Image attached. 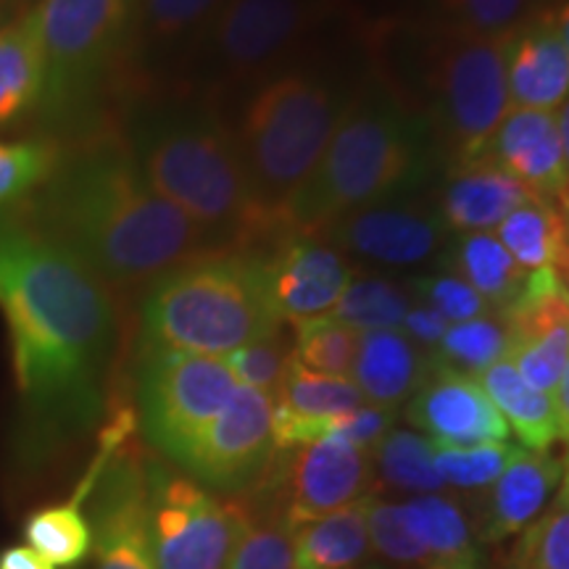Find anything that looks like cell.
<instances>
[{"mask_svg": "<svg viewBox=\"0 0 569 569\" xmlns=\"http://www.w3.org/2000/svg\"><path fill=\"white\" fill-rule=\"evenodd\" d=\"M0 309L24 438L46 453L96 422L117 338L109 288L38 227L0 213Z\"/></svg>", "mask_w": 569, "mask_h": 569, "instance_id": "1", "label": "cell"}, {"mask_svg": "<svg viewBox=\"0 0 569 569\" xmlns=\"http://www.w3.org/2000/svg\"><path fill=\"white\" fill-rule=\"evenodd\" d=\"M30 224L74 253L106 288L153 284L198 256L224 251L156 193L130 146L113 138L63 153L32 196Z\"/></svg>", "mask_w": 569, "mask_h": 569, "instance_id": "2", "label": "cell"}, {"mask_svg": "<svg viewBox=\"0 0 569 569\" xmlns=\"http://www.w3.org/2000/svg\"><path fill=\"white\" fill-rule=\"evenodd\" d=\"M130 151L156 193L203 227L219 248L246 251L256 240H277L272 217L248 177L238 132L217 113H156L140 124Z\"/></svg>", "mask_w": 569, "mask_h": 569, "instance_id": "3", "label": "cell"}, {"mask_svg": "<svg viewBox=\"0 0 569 569\" xmlns=\"http://www.w3.org/2000/svg\"><path fill=\"white\" fill-rule=\"evenodd\" d=\"M422 161V130L388 84H369L348 101L330 146L277 224L288 234L322 238L346 213L386 201Z\"/></svg>", "mask_w": 569, "mask_h": 569, "instance_id": "4", "label": "cell"}, {"mask_svg": "<svg viewBox=\"0 0 569 569\" xmlns=\"http://www.w3.org/2000/svg\"><path fill=\"white\" fill-rule=\"evenodd\" d=\"M269 256L217 251L153 282L142 306L146 351L230 356L280 332Z\"/></svg>", "mask_w": 569, "mask_h": 569, "instance_id": "5", "label": "cell"}, {"mask_svg": "<svg viewBox=\"0 0 569 569\" xmlns=\"http://www.w3.org/2000/svg\"><path fill=\"white\" fill-rule=\"evenodd\" d=\"M351 98L311 71L267 80L246 106L238 142L256 196L277 227L282 206L309 180Z\"/></svg>", "mask_w": 569, "mask_h": 569, "instance_id": "6", "label": "cell"}, {"mask_svg": "<svg viewBox=\"0 0 569 569\" xmlns=\"http://www.w3.org/2000/svg\"><path fill=\"white\" fill-rule=\"evenodd\" d=\"M38 9L48 59L38 117L63 127L130 63L138 0H40Z\"/></svg>", "mask_w": 569, "mask_h": 569, "instance_id": "7", "label": "cell"}, {"mask_svg": "<svg viewBox=\"0 0 569 569\" xmlns=\"http://www.w3.org/2000/svg\"><path fill=\"white\" fill-rule=\"evenodd\" d=\"M509 38H475L443 24L432 34L427 82L432 117L440 140L453 153V169L488 163L490 142L509 117Z\"/></svg>", "mask_w": 569, "mask_h": 569, "instance_id": "8", "label": "cell"}, {"mask_svg": "<svg viewBox=\"0 0 569 569\" xmlns=\"http://www.w3.org/2000/svg\"><path fill=\"white\" fill-rule=\"evenodd\" d=\"M251 522V507L201 482L148 469V532L159 569H224Z\"/></svg>", "mask_w": 569, "mask_h": 569, "instance_id": "9", "label": "cell"}, {"mask_svg": "<svg viewBox=\"0 0 569 569\" xmlns=\"http://www.w3.org/2000/svg\"><path fill=\"white\" fill-rule=\"evenodd\" d=\"M238 388L232 369L219 356L146 351L140 369L142 430L163 457L180 465Z\"/></svg>", "mask_w": 569, "mask_h": 569, "instance_id": "10", "label": "cell"}, {"mask_svg": "<svg viewBox=\"0 0 569 569\" xmlns=\"http://www.w3.org/2000/svg\"><path fill=\"white\" fill-rule=\"evenodd\" d=\"M336 6L338 0H227L198 51L227 84L264 80Z\"/></svg>", "mask_w": 569, "mask_h": 569, "instance_id": "11", "label": "cell"}, {"mask_svg": "<svg viewBox=\"0 0 569 569\" xmlns=\"http://www.w3.org/2000/svg\"><path fill=\"white\" fill-rule=\"evenodd\" d=\"M274 453V398L240 386L193 440L180 467L203 488L234 493L259 482Z\"/></svg>", "mask_w": 569, "mask_h": 569, "instance_id": "12", "label": "cell"}, {"mask_svg": "<svg viewBox=\"0 0 569 569\" xmlns=\"http://www.w3.org/2000/svg\"><path fill=\"white\" fill-rule=\"evenodd\" d=\"M498 317L509 336L507 359L528 386L553 396L569 361V290L557 269L528 272Z\"/></svg>", "mask_w": 569, "mask_h": 569, "instance_id": "13", "label": "cell"}, {"mask_svg": "<svg viewBox=\"0 0 569 569\" xmlns=\"http://www.w3.org/2000/svg\"><path fill=\"white\" fill-rule=\"evenodd\" d=\"M409 419L436 446L472 448L509 440L507 419L482 390L478 377L461 375L432 359L425 382L411 398Z\"/></svg>", "mask_w": 569, "mask_h": 569, "instance_id": "14", "label": "cell"}, {"mask_svg": "<svg viewBox=\"0 0 569 569\" xmlns=\"http://www.w3.org/2000/svg\"><path fill=\"white\" fill-rule=\"evenodd\" d=\"M96 569H159L148 532V469L117 459L103 472L92 507Z\"/></svg>", "mask_w": 569, "mask_h": 569, "instance_id": "15", "label": "cell"}, {"mask_svg": "<svg viewBox=\"0 0 569 569\" xmlns=\"http://www.w3.org/2000/svg\"><path fill=\"white\" fill-rule=\"evenodd\" d=\"M272 293L288 325L330 317L353 282V269L338 248L309 234H288L269 253Z\"/></svg>", "mask_w": 569, "mask_h": 569, "instance_id": "16", "label": "cell"}, {"mask_svg": "<svg viewBox=\"0 0 569 569\" xmlns=\"http://www.w3.org/2000/svg\"><path fill=\"white\" fill-rule=\"evenodd\" d=\"M288 475V519L311 522L367 498L372 486V453L338 436L296 448Z\"/></svg>", "mask_w": 569, "mask_h": 569, "instance_id": "17", "label": "cell"}, {"mask_svg": "<svg viewBox=\"0 0 569 569\" xmlns=\"http://www.w3.org/2000/svg\"><path fill=\"white\" fill-rule=\"evenodd\" d=\"M327 238L340 251H351L382 264H419L436 253L443 238L440 219L417 209H396V206H367L340 217Z\"/></svg>", "mask_w": 569, "mask_h": 569, "instance_id": "18", "label": "cell"}, {"mask_svg": "<svg viewBox=\"0 0 569 569\" xmlns=\"http://www.w3.org/2000/svg\"><path fill=\"white\" fill-rule=\"evenodd\" d=\"M365 401L351 377H327L290 361L274 396V448L290 451L330 436L338 417L359 409Z\"/></svg>", "mask_w": 569, "mask_h": 569, "instance_id": "19", "label": "cell"}, {"mask_svg": "<svg viewBox=\"0 0 569 569\" xmlns=\"http://www.w3.org/2000/svg\"><path fill=\"white\" fill-rule=\"evenodd\" d=\"M488 163L515 177L530 193L557 198L569 177L557 113L511 109L490 142Z\"/></svg>", "mask_w": 569, "mask_h": 569, "instance_id": "20", "label": "cell"}, {"mask_svg": "<svg viewBox=\"0 0 569 569\" xmlns=\"http://www.w3.org/2000/svg\"><path fill=\"white\" fill-rule=\"evenodd\" d=\"M507 82L511 109L557 111L569 98V51L551 13H536L509 38Z\"/></svg>", "mask_w": 569, "mask_h": 569, "instance_id": "21", "label": "cell"}, {"mask_svg": "<svg viewBox=\"0 0 569 569\" xmlns=\"http://www.w3.org/2000/svg\"><path fill=\"white\" fill-rule=\"evenodd\" d=\"M561 486V461L549 451L515 446L509 465L498 475L488 496L482 538L503 540L528 530L543 515L549 498Z\"/></svg>", "mask_w": 569, "mask_h": 569, "instance_id": "22", "label": "cell"}, {"mask_svg": "<svg viewBox=\"0 0 569 569\" xmlns=\"http://www.w3.org/2000/svg\"><path fill=\"white\" fill-rule=\"evenodd\" d=\"M46 74V38L34 6L0 27V130L38 117Z\"/></svg>", "mask_w": 569, "mask_h": 569, "instance_id": "23", "label": "cell"}, {"mask_svg": "<svg viewBox=\"0 0 569 569\" xmlns=\"http://www.w3.org/2000/svg\"><path fill=\"white\" fill-rule=\"evenodd\" d=\"M430 361L419 353L403 330L361 332L351 380L367 403L393 409L415 396L425 382Z\"/></svg>", "mask_w": 569, "mask_h": 569, "instance_id": "24", "label": "cell"}, {"mask_svg": "<svg viewBox=\"0 0 569 569\" xmlns=\"http://www.w3.org/2000/svg\"><path fill=\"white\" fill-rule=\"evenodd\" d=\"M530 193L522 182L498 169L496 163L453 169L451 182L440 198V219L459 232L496 230Z\"/></svg>", "mask_w": 569, "mask_h": 569, "instance_id": "25", "label": "cell"}, {"mask_svg": "<svg viewBox=\"0 0 569 569\" xmlns=\"http://www.w3.org/2000/svg\"><path fill=\"white\" fill-rule=\"evenodd\" d=\"M227 0H138L132 56H177L198 51Z\"/></svg>", "mask_w": 569, "mask_h": 569, "instance_id": "26", "label": "cell"}, {"mask_svg": "<svg viewBox=\"0 0 569 569\" xmlns=\"http://www.w3.org/2000/svg\"><path fill=\"white\" fill-rule=\"evenodd\" d=\"M478 380L496 409L501 411V417L507 419L509 430H515L522 448L549 451L553 440L559 438L553 398L528 386L507 356L482 369Z\"/></svg>", "mask_w": 569, "mask_h": 569, "instance_id": "27", "label": "cell"}, {"mask_svg": "<svg viewBox=\"0 0 569 569\" xmlns=\"http://www.w3.org/2000/svg\"><path fill=\"white\" fill-rule=\"evenodd\" d=\"M369 503L372 498L343 507L296 528L293 569H351L372 546L369 540Z\"/></svg>", "mask_w": 569, "mask_h": 569, "instance_id": "28", "label": "cell"}, {"mask_svg": "<svg viewBox=\"0 0 569 569\" xmlns=\"http://www.w3.org/2000/svg\"><path fill=\"white\" fill-rule=\"evenodd\" d=\"M403 519L425 551L419 569H480V553L457 503L443 496L422 493L401 503Z\"/></svg>", "mask_w": 569, "mask_h": 569, "instance_id": "29", "label": "cell"}, {"mask_svg": "<svg viewBox=\"0 0 569 569\" xmlns=\"http://www.w3.org/2000/svg\"><path fill=\"white\" fill-rule=\"evenodd\" d=\"M496 238L525 272L557 269L567 238V217L551 198L530 196L496 227Z\"/></svg>", "mask_w": 569, "mask_h": 569, "instance_id": "30", "label": "cell"}, {"mask_svg": "<svg viewBox=\"0 0 569 569\" xmlns=\"http://www.w3.org/2000/svg\"><path fill=\"white\" fill-rule=\"evenodd\" d=\"M457 277L472 284L498 315L515 301L528 272L511 259L493 232H467L457 248Z\"/></svg>", "mask_w": 569, "mask_h": 569, "instance_id": "31", "label": "cell"}, {"mask_svg": "<svg viewBox=\"0 0 569 569\" xmlns=\"http://www.w3.org/2000/svg\"><path fill=\"white\" fill-rule=\"evenodd\" d=\"M24 538L27 546L56 569L80 567L92 551V525L82 509V498L34 511L24 525Z\"/></svg>", "mask_w": 569, "mask_h": 569, "instance_id": "32", "label": "cell"}, {"mask_svg": "<svg viewBox=\"0 0 569 569\" xmlns=\"http://www.w3.org/2000/svg\"><path fill=\"white\" fill-rule=\"evenodd\" d=\"M63 159L53 138L0 140V213L32 198Z\"/></svg>", "mask_w": 569, "mask_h": 569, "instance_id": "33", "label": "cell"}, {"mask_svg": "<svg viewBox=\"0 0 569 569\" xmlns=\"http://www.w3.org/2000/svg\"><path fill=\"white\" fill-rule=\"evenodd\" d=\"M509 336L501 317H478L469 322L448 325L443 338L438 340L432 361L461 375L478 377L482 369L496 365L507 356Z\"/></svg>", "mask_w": 569, "mask_h": 569, "instance_id": "34", "label": "cell"}, {"mask_svg": "<svg viewBox=\"0 0 569 569\" xmlns=\"http://www.w3.org/2000/svg\"><path fill=\"white\" fill-rule=\"evenodd\" d=\"M361 332L340 322L338 317H319L296 325L293 359L309 372L327 377H351Z\"/></svg>", "mask_w": 569, "mask_h": 569, "instance_id": "35", "label": "cell"}, {"mask_svg": "<svg viewBox=\"0 0 569 569\" xmlns=\"http://www.w3.org/2000/svg\"><path fill=\"white\" fill-rule=\"evenodd\" d=\"M296 567V528L288 519V507L256 515L232 551L224 569H293Z\"/></svg>", "mask_w": 569, "mask_h": 569, "instance_id": "36", "label": "cell"}, {"mask_svg": "<svg viewBox=\"0 0 569 569\" xmlns=\"http://www.w3.org/2000/svg\"><path fill=\"white\" fill-rule=\"evenodd\" d=\"M411 309L409 298L403 290L386 280H353L346 296L340 298L338 309L332 317L353 327L356 332H375V330H398L403 325Z\"/></svg>", "mask_w": 569, "mask_h": 569, "instance_id": "37", "label": "cell"}, {"mask_svg": "<svg viewBox=\"0 0 569 569\" xmlns=\"http://www.w3.org/2000/svg\"><path fill=\"white\" fill-rule=\"evenodd\" d=\"M448 30L475 38H509L536 17V0H436Z\"/></svg>", "mask_w": 569, "mask_h": 569, "instance_id": "38", "label": "cell"}, {"mask_svg": "<svg viewBox=\"0 0 569 569\" xmlns=\"http://www.w3.org/2000/svg\"><path fill=\"white\" fill-rule=\"evenodd\" d=\"M377 465L388 482L398 488L436 493L443 486L436 461H432V443L417 432H388L372 451Z\"/></svg>", "mask_w": 569, "mask_h": 569, "instance_id": "39", "label": "cell"}, {"mask_svg": "<svg viewBox=\"0 0 569 569\" xmlns=\"http://www.w3.org/2000/svg\"><path fill=\"white\" fill-rule=\"evenodd\" d=\"M515 569H569V498L557 493L546 509L525 530L515 553Z\"/></svg>", "mask_w": 569, "mask_h": 569, "instance_id": "40", "label": "cell"}, {"mask_svg": "<svg viewBox=\"0 0 569 569\" xmlns=\"http://www.w3.org/2000/svg\"><path fill=\"white\" fill-rule=\"evenodd\" d=\"M515 446L486 443L472 448H453L432 443V461L440 480L457 488H488L509 465Z\"/></svg>", "mask_w": 569, "mask_h": 569, "instance_id": "41", "label": "cell"}, {"mask_svg": "<svg viewBox=\"0 0 569 569\" xmlns=\"http://www.w3.org/2000/svg\"><path fill=\"white\" fill-rule=\"evenodd\" d=\"M224 361L240 386L261 390V393L274 398L284 375H288L290 361H293V343H288V338L280 330L272 338H264L259 343H251L224 356Z\"/></svg>", "mask_w": 569, "mask_h": 569, "instance_id": "42", "label": "cell"}, {"mask_svg": "<svg viewBox=\"0 0 569 569\" xmlns=\"http://www.w3.org/2000/svg\"><path fill=\"white\" fill-rule=\"evenodd\" d=\"M367 525L369 540H372L377 551L396 561H403V565L422 567L425 551L422 546H419V540L415 538V532L409 530L401 507H396V503L372 501L369 503Z\"/></svg>", "mask_w": 569, "mask_h": 569, "instance_id": "43", "label": "cell"}, {"mask_svg": "<svg viewBox=\"0 0 569 569\" xmlns=\"http://www.w3.org/2000/svg\"><path fill=\"white\" fill-rule=\"evenodd\" d=\"M417 284V293L425 298V303L440 311L451 325L486 317L490 311L486 298L457 274L430 277V280H419Z\"/></svg>", "mask_w": 569, "mask_h": 569, "instance_id": "44", "label": "cell"}, {"mask_svg": "<svg viewBox=\"0 0 569 569\" xmlns=\"http://www.w3.org/2000/svg\"><path fill=\"white\" fill-rule=\"evenodd\" d=\"M396 411L372 407V403H361L359 409L348 411V415L338 417L330 427V436H338L353 443L361 451L372 453L377 443L390 432V425H393Z\"/></svg>", "mask_w": 569, "mask_h": 569, "instance_id": "45", "label": "cell"}, {"mask_svg": "<svg viewBox=\"0 0 569 569\" xmlns=\"http://www.w3.org/2000/svg\"><path fill=\"white\" fill-rule=\"evenodd\" d=\"M448 325L451 322H448L440 311H436L432 306H427V303H419V306H415V309H409V315H407V319H403L401 327L411 340L438 346V340L443 338Z\"/></svg>", "mask_w": 569, "mask_h": 569, "instance_id": "46", "label": "cell"}, {"mask_svg": "<svg viewBox=\"0 0 569 569\" xmlns=\"http://www.w3.org/2000/svg\"><path fill=\"white\" fill-rule=\"evenodd\" d=\"M553 411H557V430L559 438L565 440L567 446V457L561 461V486H559V496L569 498V361L565 375H561L557 390H553Z\"/></svg>", "mask_w": 569, "mask_h": 569, "instance_id": "47", "label": "cell"}, {"mask_svg": "<svg viewBox=\"0 0 569 569\" xmlns=\"http://www.w3.org/2000/svg\"><path fill=\"white\" fill-rule=\"evenodd\" d=\"M0 569H56L30 546H9L0 551Z\"/></svg>", "mask_w": 569, "mask_h": 569, "instance_id": "48", "label": "cell"}, {"mask_svg": "<svg viewBox=\"0 0 569 569\" xmlns=\"http://www.w3.org/2000/svg\"><path fill=\"white\" fill-rule=\"evenodd\" d=\"M551 19H553V27H557L561 42H565L567 51H569V0L567 3H561L557 11H551Z\"/></svg>", "mask_w": 569, "mask_h": 569, "instance_id": "49", "label": "cell"}, {"mask_svg": "<svg viewBox=\"0 0 569 569\" xmlns=\"http://www.w3.org/2000/svg\"><path fill=\"white\" fill-rule=\"evenodd\" d=\"M557 124H559V138H561V148H565V161H567V169H569V98L565 103L559 106V117H557Z\"/></svg>", "mask_w": 569, "mask_h": 569, "instance_id": "50", "label": "cell"}, {"mask_svg": "<svg viewBox=\"0 0 569 569\" xmlns=\"http://www.w3.org/2000/svg\"><path fill=\"white\" fill-rule=\"evenodd\" d=\"M565 217H567V238H565V246H561V253L557 259V272L561 280H565L567 290H569V213H565Z\"/></svg>", "mask_w": 569, "mask_h": 569, "instance_id": "51", "label": "cell"}, {"mask_svg": "<svg viewBox=\"0 0 569 569\" xmlns=\"http://www.w3.org/2000/svg\"><path fill=\"white\" fill-rule=\"evenodd\" d=\"M19 3L17 0H0V27L6 24V21H11L13 17H19Z\"/></svg>", "mask_w": 569, "mask_h": 569, "instance_id": "52", "label": "cell"}, {"mask_svg": "<svg viewBox=\"0 0 569 569\" xmlns=\"http://www.w3.org/2000/svg\"><path fill=\"white\" fill-rule=\"evenodd\" d=\"M557 198H559V209L565 211V213H569V177L565 180V184H561V188H559Z\"/></svg>", "mask_w": 569, "mask_h": 569, "instance_id": "53", "label": "cell"}, {"mask_svg": "<svg viewBox=\"0 0 569 569\" xmlns=\"http://www.w3.org/2000/svg\"><path fill=\"white\" fill-rule=\"evenodd\" d=\"M17 3H19V11H21V13H24V11H30V9H34V6H38V3H40V0H17Z\"/></svg>", "mask_w": 569, "mask_h": 569, "instance_id": "54", "label": "cell"}]
</instances>
